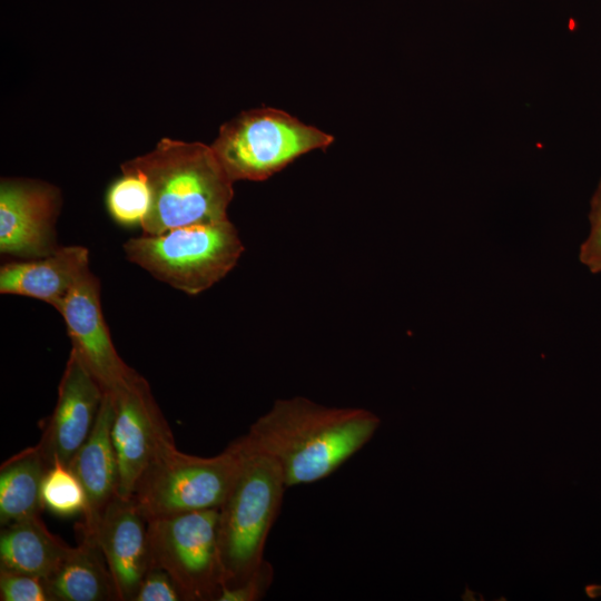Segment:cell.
Masks as SVG:
<instances>
[{
  "mask_svg": "<svg viewBox=\"0 0 601 601\" xmlns=\"http://www.w3.org/2000/svg\"><path fill=\"white\" fill-rule=\"evenodd\" d=\"M333 140L283 110L262 108L221 126L210 147L233 181H259L306 152L327 148Z\"/></svg>",
  "mask_w": 601,
  "mask_h": 601,
  "instance_id": "cell-6",
  "label": "cell"
},
{
  "mask_svg": "<svg viewBox=\"0 0 601 601\" xmlns=\"http://www.w3.org/2000/svg\"><path fill=\"white\" fill-rule=\"evenodd\" d=\"M59 313L72 348L105 393L125 384L137 372L118 355L100 304V283L86 269L67 295Z\"/></svg>",
  "mask_w": 601,
  "mask_h": 601,
  "instance_id": "cell-11",
  "label": "cell"
},
{
  "mask_svg": "<svg viewBox=\"0 0 601 601\" xmlns=\"http://www.w3.org/2000/svg\"><path fill=\"white\" fill-rule=\"evenodd\" d=\"M73 549L52 534L40 516L1 526L0 566L8 570L47 580Z\"/></svg>",
  "mask_w": 601,
  "mask_h": 601,
  "instance_id": "cell-15",
  "label": "cell"
},
{
  "mask_svg": "<svg viewBox=\"0 0 601 601\" xmlns=\"http://www.w3.org/2000/svg\"><path fill=\"white\" fill-rule=\"evenodd\" d=\"M245 447L243 435L219 454L201 457L169 443L148 464L132 497L148 520L219 509L237 476Z\"/></svg>",
  "mask_w": 601,
  "mask_h": 601,
  "instance_id": "cell-5",
  "label": "cell"
},
{
  "mask_svg": "<svg viewBox=\"0 0 601 601\" xmlns=\"http://www.w3.org/2000/svg\"><path fill=\"white\" fill-rule=\"evenodd\" d=\"M38 445L10 456L0 467V524L40 516L41 486L48 470Z\"/></svg>",
  "mask_w": 601,
  "mask_h": 601,
  "instance_id": "cell-17",
  "label": "cell"
},
{
  "mask_svg": "<svg viewBox=\"0 0 601 601\" xmlns=\"http://www.w3.org/2000/svg\"><path fill=\"white\" fill-rule=\"evenodd\" d=\"M126 257L158 280L197 295L221 280L237 264L244 245L229 219L142 234L124 244Z\"/></svg>",
  "mask_w": 601,
  "mask_h": 601,
  "instance_id": "cell-4",
  "label": "cell"
},
{
  "mask_svg": "<svg viewBox=\"0 0 601 601\" xmlns=\"http://www.w3.org/2000/svg\"><path fill=\"white\" fill-rule=\"evenodd\" d=\"M584 592L590 599L601 598V584L599 583L588 584L584 588Z\"/></svg>",
  "mask_w": 601,
  "mask_h": 601,
  "instance_id": "cell-24",
  "label": "cell"
},
{
  "mask_svg": "<svg viewBox=\"0 0 601 601\" xmlns=\"http://www.w3.org/2000/svg\"><path fill=\"white\" fill-rule=\"evenodd\" d=\"M274 580L272 564L264 560L257 571L234 588H223L217 601H257L265 597Z\"/></svg>",
  "mask_w": 601,
  "mask_h": 601,
  "instance_id": "cell-21",
  "label": "cell"
},
{
  "mask_svg": "<svg viewBox=\"0 0 601 601\" xmlns=\"http://www.w3.org/2000/svg\"><path fill=\"white\" fill-rule=\"evenodd\" d=\"M1 601H51L42 579L0 566Z\"/></svg>",
  "mask_w": 601,
  "mask_h": 601,
  "instance_id": "cell-20",
  "label": "cell"
},
{
  "mask_svg": "<svg viewBox=\"0 0 601 601\" xmlns=\"http://www.w3.org/2000/svg\"><path fill=\"white\" fill-rule=\"evenodd\" d=\"M381 418L361 407H332L306 397L280 398L246 433L279 467L287 487L318 482L367 444Z\"/></svg>",
  "mask_w": 601,
  "mask_h": 601,
  "instance_id": "cell-1",
  "label": "cell"
},
{
  "mask_svg": "<svg viewBox=\"0 0 601 601\" xmlns=\"http://www.w3.org/2000/svg\"><path fill=\"white\" fill-rule=\"evenodd\" d=\"M60 193L39 180L4 178L0 184V252L21 259L48 256L57 248L55 224Z\"/></svg>",
  "mask_w": 601,
  "mask_h": 601,
  "instance_id": "cell-9",
  "label": "cell"
},
{
  "mask_svg": "<svg viewBox=\"0 0 601 601\" xmlns=\"http://www.w3.org/2000/svg\"><path fill=\"white\" fill-rule=\"evenodd\" d=\"M245 439L237 476L218 509V548L223 588L250 578L264 562L267 536L287 487L277 464Z\"/></svg>",
  "mask_w": 601,
  "mask_h": 601,
  "instance_id": "cell-3",
  "label": "cell"
},
{
  "mask_svg": "<svg viewBox=\"0 0 601 601\" xmlns=\"http://www.w3.org/2000/svg\"><path fill=\"white\" fill-rule=\"evenodd\" d=\"M104 390L71 349L58 386V398L37 444L50 467H69L88 439L104 397Z\"/></svg>",
  "mask_w": 601,
  "mask_h": 601,
  "instance_id": "cell-12",
  "label": "cell"
},
{
  "mask_svg": "<svg viewBox=\"0 0 601 601\" xmlns=\"http://www.w3.org/2000/svg\"><path fill=\"white\" fill-rule=\"evenodd\" d=\"M142 176L151 193L142 234L227 219L234 181L210 146L162 138L148 154L121 165Z\"/></svg>",
  "mask_w": 601,
  "mask_h": 601,
  "instance_id": "cell-2",
  "label": "cell"
},
{
  "mask_svg": "<svg viewBox=\"0 0 601 601\" xmlns=\"http://www.w3.org/2000/svg\"><path fill=\"white\" fill-rule=\"evenodd\" d=\"M112 420L114 403L110 394L105 393L95 425L69 465L87 495V510L77 530H89L117 495L118 463L111 437Z\"/></svg>",
  "mask_w": 601,
  "mask_h": 601,
  "instance_id": "cell-14",
  "label": "cell"
},
{
  "mask_svg": "<svg viewBox=\"0 0 601 601\" xmlns=\"http://www.w3.org/2000/svg\"><path fill=\"white\" fill-rule=\"evenodd\" d=\"M590 230L580 246L579 259L593 274H601V191L591 200Z\"/></svg>",
  "mask_w": 601,
  "mask_h": 601,
  "instance_id": "cell-22",
  "label": "cell"
},
{
  "mask_svg": "<svg viewBox=\"0 0 601 601\" xmlns=\"http://www.w3.org/2000/svg\"><path fill=\"white\" fill-rule=\"evenodd\" d=\"M148 523L132 496L115 495L89 530H78L79 535L91 538L100 549L117 600L134 601L151 566Z\"/></svg>",
  "mask_w": 601,
  "mask_h": 601,
  "instance_id": "cell-10",
  "label": "cell"
},
{
  "mask_svg": "<svg viewBox=\"0 0 601 601\" xmlns=\"http://www.w3.org/2000/svg\"><path fill=\"white\" fill-rule=\"evenodd\" d=\"M597 191H601V180H600V183H599V186H598V188H597Z\"/></svg>",
  "mask_w": 601,
  "mask_h": 601,
  "instance_id": "cell-25",
  "label": "cell"
},
{
  "mask_svg": "<svg viewBox=\"0 0 601 601\" xmlns=\"http://www.w3.org/2000/svg\"><path fill=\"white\" fill-rule=\"evenodd\" d=\"M151 193L146 179L136 173L124 171L107 195L111 217L121 225H141L149 211Z\"/></svg>",
  "mask_w": 601,
  "mask_h": 601,
  "instance_id": "cell-19",
  "label": "cell"
},
{
  "mask_svg": "<svg viewBox=\"0 0 601 601\" xmlns=\"http://www.w3.org/2000/svg\"><path fill=\"white\" fill-rule=\"evenodd\" d=\"M134 601H184V598L171 577L164 569L151 565Z\"/></svg>",
  "mask_w": 601,
  "mask_h": 601,
  "instance_id": "cell-23",
  "label": "cell"
},
{
  "mask_svg": "<svg viewBox=\"0 0 601 601\" xmlns=\"http://www.w3.org/2000/svg\"><path fill=\"white\" fill-rule=\"evenodd\" d=\"M218 509L148 520L151 565L175 581L184 601H217L223 587Z\"/></svg>",
  "mask_w": 601,
  "mask_h": 601,
  "instance_id": "cell-7",
  "label": "cell"
},
{
  "mask_svg": "<svg viewBox=\"0 0 601 601\" xmlns=\"http://www.w3.org/2000/svg\"><path fill=\"white\" fill-rule=\"evenodd\" d=\"M109 394L114 403L111 437L118 463L117 495L130 497L157 452L175 440L140 374Z\"/></svg>",
  "mask_w": 601,
  "mask_h": 601,
  "instance_id": "cell-8",
  "label": "cell"
},
{
  "mask_svg": "<svg viewBox=\"0 0 601 601\" xmlns=\"http://www.w3.org/2000/svg\"><path fill=\"white\" fill-rule=\"evenodd\" d=\"M88 268L89 252L86 247H58L45 257L2 265L0 293L32 297L59 312L70 289Z\"/></svg>",
  "mask_w": 601,
  "mask_h": 601,
  "instance_id": "cell-13",
  "label": "cell"
},
{
  "mask_svg": "<svg viewBox=\"0 0 601 601\" xmlns=\"http://www.w3.org/2000/svg\"><path fill=\"white\" fill-rule=\"evenodd\" d=\"M43 508L58 516L83 514L87 510L85 489L70 467L55 464L48 467L41 486Z\"/></svg>",
  "mask_w": 601,
  "mask_h": 601,
  "instance_id": "cell-18",
  "label": "cell"
},
{
  "mask_svg": "<svg viewBox=\"0 0 601 601\" xmlns=\"http://www.w3.org/2000/svg\"><path fill=\"white\" fill-rule=\"evenodd\" d=\"M43 582L51 601L117 600L104 555L96 542L85 535H79V544Z\"/></svg>",
  "mask_w": 601,
  "mask_h": 601,
  "instance_id": "cell-16",
  "label": "cell"
}]
</instances>
